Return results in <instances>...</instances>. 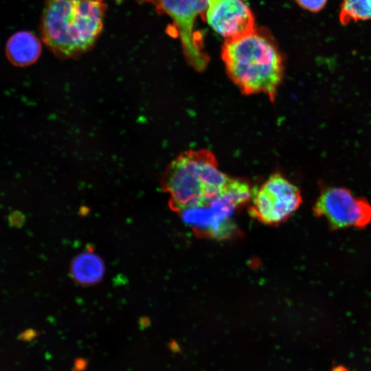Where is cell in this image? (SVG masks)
Returning a JSON list of instances; mask_svg holds the SVG:
<instances>
[{
    "mask_svg": "<svg viewBox=\"0 0 371 371\" xmlns=\"http://www.w3.org/2000/svg\"><path fill=\"white\" fill-rule=\"evenodd\" d=\"M221 57L229 78L241 93H262L271 102L275 101L284 65L280 53L267 36L256 30L245 36L225 40Z\"/></svg>",
    "mask_w": 371,
    "mask_h": 371,
    "instance_id": "obj_1",
    "label": "cell"
},
{
    "mask_svg": "<svg viewBox=\"0 0 371 371\" xmlns=\"http://www.w3.org/2000/svg\"><path fill=\"white\" fill-rule=\"evenodd\" d=\"M231 177L219 169L214 153L207 149L188 150L168 166L161 187L169 195L174 211L208 205L221 196Z\"/></svg>",
    "mask_w": 371,
    "mask_h": 371,
    "instance_id": "obj_3",
    "label": "cell"
},
{
    "mask_svg": "<svg viewBox=\"0 0 371 371\" xmlns=\"http://www.w3.org/2000/svg\"><path fill=\"white\" fill-rule=\"evenodd\" d=\"M72 1H80V0H72Z\"/></svg>",
    "mask_w": 371,
    "mask_h": 371,
    "instance_id": "obj_13",
    "label": "cell"
},
{
    "mask_svg": "<svg viewBox=\"0 0 371 371\" xmlns=\"http://www.w3.org/2000/svg\"><path fill=\"white\" fill-rule=\"evenodd\" d=\"M144 1H153L154 0H144Z\"/></svg>",
    "mask_w": 371,
    "mask_h": 371,
    "instance_id": "obj_12",
    "label": "cell"
},
{
    "mask_svg": "<svg viewBox=\"0 0 371 371\" xmlns=\"http://www.w3.org/2000/svg\"><path fill=\"white\" fill-rule=\"evenodd\" d=\"M304 9L311 12H318L326 4L328 0H295Z\"/></svg>",
    "mask_w": 371,
    "mask_h": 371,
    "instance_id": "obj_11",
    "label": "cell"
},
{
    "mask_svg": "<svg viewBox=\"0 0 371 371\" xmlns=\"http://www.w3.org/2000/svg\"><path fill=\"white\" fill-rule=\"evenodd\" d=\"M251 198V216L269 225L287 219L302 203L300 189L278 172L254 190Z\"/></svg>",
    "mask_w": 371,
    "mask_h": 371,
    "instance_id": "obj_5",
    "label": "cell"
},
{
    "mask_svg": "<svg viewBox=\"0 0 371 371\" xmlns=\"http://www.w3.org/2000/svg\"><path fill=\"white\" fill-rule=\"evenodd\" d=\"M371 19V0H343L339 20L344 25Z\"/></svg>",
    "mask_w": 371,
    "mask_h": 371,
    "instance_id": "obj_10",
    "label": "cell"
},
{
    "mask_svg": "<svg viewBox=\"0 0 371 371\" xmlns=\"http://www.w3.org/2000/svg\"><path fill=\"white\" fill-rule=\"evenodd\" d=\"M204 21L225 40L256 30L252 12L242 0H208Z\"/></svg>",
    "mask_w": 371,
    "mask_h": 371,
    "instance_id": "obj_7",
    "label": "cell"
},
{
    "mask_svg": "<svg viewBox=\"0 0 371 371\" xmlns=\"http://www.w3.org/2000/svg\"><path fill=\"white\" fill-rule=\"evenodd\" d=\"M41 52V45L31 32L22 31L13 34L6 44L8 58L15 65L26 66L34 63Z\"/></svg>",
    "mask_w": 371,
    "mask_h": 371,
    "instance_id": "obj_8",
    "label": "cell"
},
{
    "mask_svg": "<svg viewBox=\"0 0 371 371\" xmlns=\"http://www.w3.org/2000/svg\"><path fill=\"white\" fill-rule=\"evenodd\" d=\"M313 210L317 216L325 218L332 229L363 228L371 221L370 203L343 187H323Z\"/></svg>",
    "mask_w": 371,
    "mask_h": 371,
    "instance_id": "obj_6",
    "label": "cell"
},
{
    "mask_svg": "<svg viewBox=\"0 0 371 371\" xmlns=\"http://www.w3.org/2000/svg\"><path fill=\"white\" fill-rule=\"evenodd\" d=\"M105 10L104 0H47L42 39L59 57L78 56L95 43L102 29Z\"/></svg>",
    "mask_w": 371,
    "mask_h": 371,
    "instance_id": "obj_2",
    "label": "cell"
},
{
    "mask_svg": "<svg viewBox=\"0 0 371 371\" xmlns=\"http://www.w3.org/2000/svg\"><path fill=\"white\" fill-rule=\"evenodd\" d=\"M105 272L102 258L93 251L79 254L73 260L70 273L74 280L81 285H93L100 282Z\"/></svg>",
    "mask_w": 371,
    "mask_h": 371,
    "instance_id": "obj_9",
    "label": "cell"
},
{
    "mask_svg": "<svg viewBox=\"0 0 371 371\" xmlns=\"http://www.w3.org/2000/svg\"><path fill=\"white\" fill-rule=\"evenodd\" d=\"M157 11L169 16L179 36L184 56L190 66L203 71L209 62L200 34L194 28L198 16L204 21L208 0H154Z\"/></svg>",
    "mask_w": 371,
    "mask_h": 371,
    "instance_id": "obj_4",
    "label": "cell"
}]
</instances>
